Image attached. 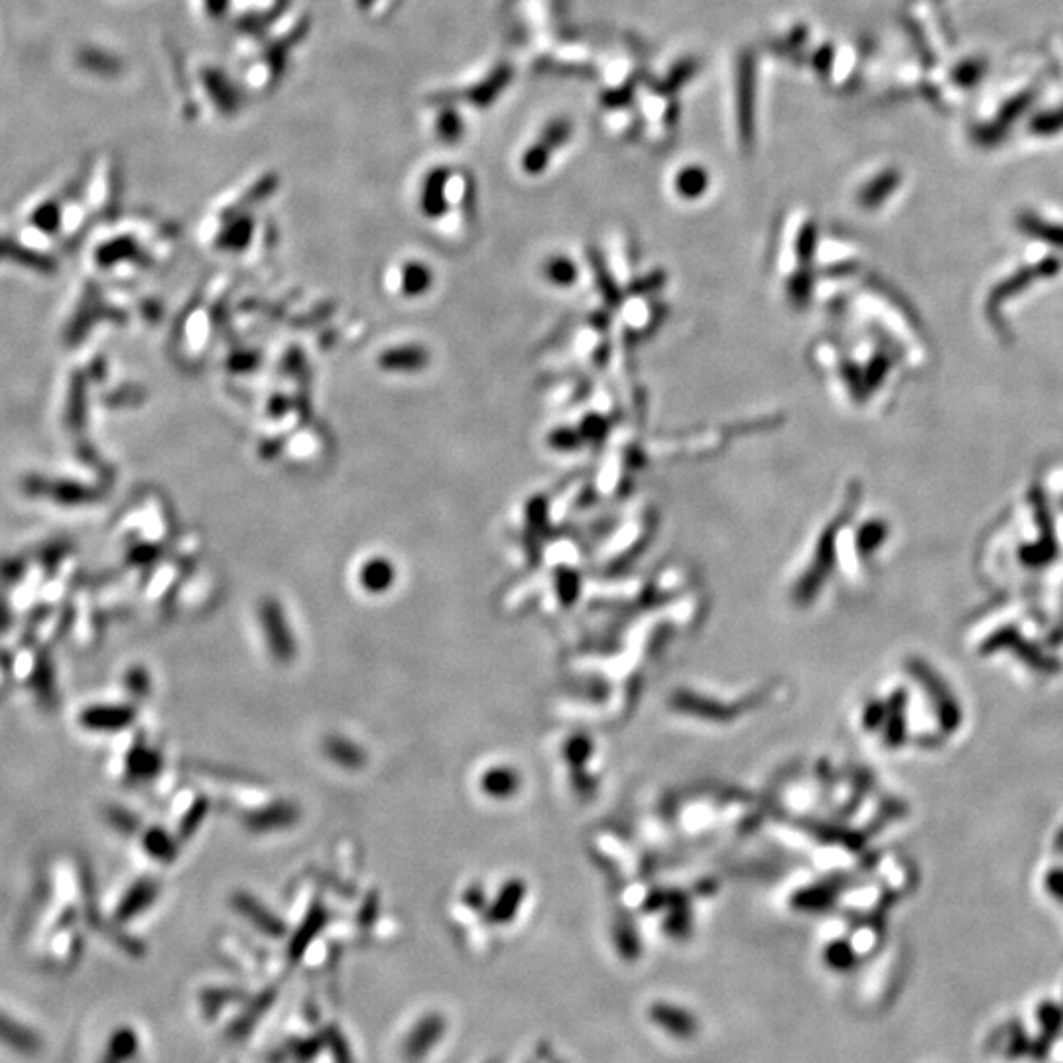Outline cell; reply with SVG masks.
Returning a JSON list of instances; mask_svg holds the SVG:
<instances>
[{
  "label": "cell",
  "mask_w": 1063,
  "mask_h": 1063,
  "mask_svg": "<svg viewBox=\"0 0 1063 1063\" xmlns=\"http://www.w3.org/2000/svg\"><path fill=\"white\" fill-rule=\"evenodd\" d=\"M260 625L266 638V646L273 658L280 664H288L298 654V642L286 618L284 608L276 601H264L260 607Z\"/></svg>",
  "instance_id": "cell-1"
},
{
  "label": "cell",
  "mask_w": 1063,
  "mask_h": 1063,
  "mask_svg": "<svg viewBox=\"0 0 1063 1063\" xmlns=\"http://www.w3.org/2000/svg\"><path fill=\"white\" fill-rule=\"evenodd\" d=\"M300 819V809L288 804V801H278V804H270L268 808L258 809L246 818V825L253 831H274L286 829Z\"/></svg>",
  "instance_id": "cell-2"
},
{
  "label": "cell",
  "mask_w": 1063,
  "mask_h": 1063,
  "mask_svg": "<svg viewBox=\"0 0 1063 1063\" xmlns=\"http://www.w3.org/2000/svg\"><path fill=\"white\" fill-rule=\"evenodd\" d=\"M359 581L360 587L367 593L372 595H382L392 589V585L396 583V568L394 563L388 558H370L367 560L363 565H360V571H359Z\"/></svg>",
  "instance_id": "cell-3"
},
{
  "label": "cell",
  "mask_w": 1063,
  "mask_h": 1063,
  "mask_svg": "<svg viewBox=\"0 0 1063 1063\" xmlns=\"http://www.w3.org/2000/svg\"><path fill=\"white\" fill-rule=\"evenodd\" d=\"M323 751L327 759L337 766L347 768V771H357V768H363L367 764V752L357 742L345 737H337V734L323 742Z\"/></svg>",
  "instance_id": "cell-4"
},
{
  "label": "cell",
  "mask_w": 1063,
  "mask_h": 1063,
  "mask_svg": "<svg viewBox=\"0 0 1063 1063\" xmlns=\"http://www.w3.org/2000/svg\"><path fill=\"white\" fill-rule=\"evenodd\" d=\"M520 786V780L518 774L511 768H491V771H486V774L481 780V788L486 796L491 798H511L514 791Z\"/></svg>",
  "instance_id": "cell-5"
},
{
  "label": "cell",
  "mask_w": 1063,
  "mask_h": 1063,
  "mask_svg": "<svg viewBox=\"0 0 1063 1063\" xmlns=\"http://www.w3.org/2000/svg\"><path fill=\"white\" fill-rule=\"evenodd\" d=\"M544 274L551 286L571 288L578 280V264H573V260L568 256H553L548 260Z\"/></svg>",
  "instance_id": "cell-6"
},
{
  "label": "cell",
  "mask_w": 1063,
  "mask_h": 1063,
  "mask_svg": "<svg viewBox=\"0 0 1063 1063\" xmlns=\"http://www.w3.org/2000/svg\"><path fill=\"white\" fill-rule=\"evenodd\" d=\"M235 906L239 908L244 915H248V918H251L253 922L264 925V927H270V930H274L276 927V930L280 932V927H282L280 922L263 906V904H258L251 895H236Z\"/></svg>",
  "instance_id": "cell-7"
},
{
  "label": "cell",
  "mask_w": 1063,
  "mask_h": 1063,
  "mask_svg": "<svg viewBox=\"0 0 1063 1063\" xmlns=\"http://www.w3.org/2000/svg\"><path fill=\"white\" fill-rule=\"evenodd\" d=\"M520 898H522V886H520L518 882L514 880L501 892V898L493 908V918L499 920V922L511 918V915H514V910L520 904Z\"/></svg>",
  "instance_id": "cell-8"
},
{
  "label": "cell",
  "mask_w": 1063,
  "mask_h": 1063,
  "mask_svg": "<svg viewBox=\"0 0 1063 1063\" xmlns=\"http://www.w3.org/2000/svg\"><path fill=\"white\" fill-rule=\"evenodd\" d=\"M146 847H148V853H152L156 858H160V861H172L177 855L176 841L162 829H154L148 833V837H146Z\"/></svg>",
  "instance_id": "cell-9"
},
{
  "label": "cell",
  "mask_w": 1063,
  "mask_h": 1063,
  "mask_svg": "<svg viewBox=\"0 0 1063 1063\" xmlns=\"http://www.w3.org/2000/svg\"><path fill=\"white\" fill-rule=\"evenodd\" d=\"M207 811H209L207 800H203V798L196 800L194 806L187 809L182 823H179V837H182V839H189V837H194V833L201 828L203 821H206Z\"/></svg>",
  "instance_id": "cell-10"
},
{
  "label": "cell",
  "mask_w": 1063,
  "mask_h": 1063,
  "mask_svg": "<svg viewBox=\"0 0 1063 1063\" xmlns=\"http://www.w3.org/2000/svg\"><path fill=\"white\" fill-rule=\"evenodd\" d=\"M404 284H406V292L408 293H422L426 288H429V270L426 264L422 263H408L404 266Z\"/></svg>",
  "instance_id": "cell-11"
},
{
  "label": "cell",
  "mask_w": 1063,
  "mask_h": 1063,
  "mask_svg": "<svg viewBox=\"0 0 1063 1063\" xmlns=\"http://www.w3.org/2000/svg\"><path fill=\"white\" fill-rule=\"evenodd\" d=\"M654 1014H656V1018H658V1022H662V1026L668 1028V1030H672L675 1034H684V1032L687 1034L685 1028L682 1024H677L680 1020H689L687 1014L674 1010L672 1006H670V1009H664V1010H656Z\"/></svg>",
  "instance_id": "cell-12"
}]
</instances>
